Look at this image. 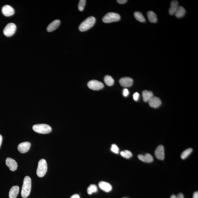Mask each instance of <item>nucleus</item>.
<instances>
[{"label": "nucleus", "instance_id": "obj_16", "mask_svg": "<svg viewBox=\"0 0 198 198\" xmlns=\"http://www.w3.org/2000/svg\"><path fill=\"white\" fill-rule=\"evenodd\" d=\"M138 159L146 163H150L153 161V156L151 154L147 153L145 155L139 154L138 155Z\"/></svg>", "mask_w": 198, "mask_h": 198}, {"label": "nucleus", "instance_id": "obj_17", "mask_svg": "<svg viewBox=\"0 0 198 198\" xmlns=\"http://www.w3.org/2000/svg\"><path fill=\"white\" fill-rule=\"evenodd\" d=\"M178 2L177 1H172L170 4V8L169 10V13L171 15L175 14L178 8Z\"/></svg>", "mask_w": 198, "mask_h": 198}, {"label": "nucleus", "instance_id": "obj_25", "mask_svg": "<svg viewBox=\"0 0 198 198\" xmlns=\"http://www.w3.org/2000/svg\"><path fill=\"white\" fill-rule=\"evenodd\" d=\"M193 151V149L192 148H188L183 151L181 155V157L183 159H185Z\"/></svg>", "mask_w": 198, "mask_h": 198}, {"label": "nucleus", "instance_id": "obj_1", "mask_svg": "<svg viewBox=\"0 0 198 198\" xmlns=\"http://www.w3.org/2000/svg\"><path fill=\"white\" fill-rule=\"evenodd\" d=\"M31 189V180L29 176L24 178L21 190V195L23 198L28 197L30 194Z\"/></svg>", "mask_w": 198, "mask_h": 198}, {"label": "nucleus", "instance_id": "obj_26", "mask_svg": "<svg viewBox=\"0 0 198 198\" xmlns=\"http://www.w3.org/2000/svg\"><path fill=\"white\" fill-rule=\"evenodd\" d=\"M120 154L122 157L126 159H129L133 156L132 153L128 150H125L124 151L120 152Z\"/></svg>", "mask_w": 198, "mask_h": 198}, {"label": "nucleus", "instance_id": "obj_21", "mask_svg": "<svg viewBox=\"0 0 198 198\" xmlns=\"http://www.w3.org/2000/svg\"><path fill=\"white\" fill-rule=\"evenodd\" d=\"M185 13L186 11L185 8L183 7L179 6L174 14L176 18H180L184 16Z\"/></svg>", "mask_w": 198, "mask_h": 198}, {"label": "nucleus", "instance_id": "obj_13", "mask_svg": "<svg viewBox=\"0 0 198 198\" xmlns=\"http://www.w3.org/2000/svg\"><path fill=\"white\" fill-rule=\"evenodd\" d=\"M148 102L150 107H154V108H157L160 107L161 104V101L160 99L159 98L156 97H153Z\"/></svg>", "mask_w": 198, "mask_h": 198}, {"label": "nucleus", "instance_id": "obj_10", "mask_svg": "<svg viewBox=\"0 0 198 198\" xmlns=\"http://www.w3.org/2000/svg\"><path fill=\"white\" fill-rule=\"evenodd\" d=\"M31 145V143L28 142H24L20 143L18 147V151L22 153L27 152L29 150Z\"/></svg>", "mask_w": 198, "mask_h": 198}, {"label": "nucleus", "instance_id": "obj_15", "mask_svg": "<svg viewBox=\"0 0 198 198\" xmlns=\"http://www.w3.org/2000/svg\"><path fill=\"white\" fill-rule=\"evenodd\" d=\"M99 186L101 190L106 192H110L112 190L111 185L106 182H100L99 183Z\"/></svg>", "mask_w": 198, "mask_h": 198}, {"label": "nucleus", "instance_id": "obj_2", "mask_svg": "<svg viewBox=\"0 0 198 198\" xmlns=\"http://www.w3.org/2000/svg\"><path fill=\"white\" fill-rule=\"evenodd\" d=\"M96 21L95 18L93 16L88 17L83 21L79 27V29L81 32L87 31L91 28L94 25Z\"/></svg>", "mask_w": 198, "mask_h": 198}, {"label": "nucleus", "instance_id": "obj_22", "mask_svg": "<svg viewBox=\"0 0 198 198\" xmlns=\"http://www.w3.org/2000/svg\"><path fill=\"white\" fill-rule=\"evenodd\" d=\"M134 16L136 19L140 22H145V18L141 13L139 11H136L134 13Z\"/></svg>", "mask_w": 198, "mask_h": 198}, {"label": "nucleus", "instance_id": "obj_12", "mask_svg": "<svg viewBox=\"0 0 198 198\" xmlns=\"http://www.w3.org/2000/svg\"><path fill=\"white\" fill-rule=\"evenodd\" d=\"M2 12L5 16L9 17L14 13V11L12 7L8 5H6L2 7Z\"/></svg>", "mask_w": 198, "mask_h": 198}, {"label": "nucleus", "instance_id": "obj_4", "mask_svg": "<svg viewBox=\"0 0 198 198\" xmlns=\"http://www.w3.org/2000/svg\"><path fill=\"white\" fill-rule=\"evenodd\" d=\"M47 170V166L46 161L44 159H41L39 160L37 168V173L39 177H42L46 173Z\"/></svg>", "mask_w": 198, "mask_h": 198}, {"label": "nucleus", "instance_id": "obj_3", "mask_svg": "<svg viewBox=\"0 0 198 198\" xmlns=\"http://www.w3.org/2000/svg\"><path fill=\"white\" fill-rule=\"evenodd\" d=\"M32 128L35 132L42 134H48L52 130L51 126L44 124L35 125L33 126Z\"/></svg>", "mask_w": 198, "mask_h": 198}, {"label": "nucleus", "instance_id": "obj_6", "mask_svg": "<svg viewBox=\"0 0 198 198\" xmlns=\"http://www.w3.org/2000/svg\"><path fill=\"white\" fill-rule=\"evenodd\" d=\"M16 30V26L14 23H10L4 28V34L6 36L11 37L14 35Z\"/></svg>", "mask_w": 198, "mask_h": 198}, {"label": "nucleus", "instance_id": "obj_28", "mask_svg": "<svg viewBox=\"0 0 198 198\" xmlns=\"http://www.w3.org/2000/svg\"><path fill=\"white\" fill-rule=\"evenodd\" d=\"M110 150L112 152L116 154H118L119 153V147L116 144H113L112 145Z\"/></svg>", "mask_w": 198, "mask_h": 198}, {"label": "nucleus", "instance_id": "obj_31", "mask_svg": "<svg viewBox=\"0 0 198 198\" xmlns=\"http://www.w3.org/2000/svg\"><path fill=\"white\" fill-rule=\"evenodd\" d=\"M127 0H117V2L119 4H123L126 3V2H127Z\"/></svg>", "mask_w": 198, "mask_h": 198}, {"label": "nucleus", "instance_id": "obj_7", "mask_svg": "<svg viewBox=\"0 0 198 198\" xmlns=\"http://www.w3.org/2000/svg\"><path fill=\"white\" fill-rule=\"evenodd\" d=\"M88 86L91 89L98 90L104 88V85L102 83L97 80H91L88 82Z\"/></svg>", "mask_w": 198, "mask_h": 198}, {"label": "nucleus", "instance_id": "obj_14", "mask_svg": "<svg viewBox=\"0 0 198 198\" xmlns=\"http://www.w3.org/2000/svg\"><path fill=\"white\" fill-rule=\"evenodd\" d=\"M60 21L59 20H56L53 21L48 25L47 28V31L48 32H51L57 29L59 26L60 24Z\"/></svg>", "mask_w": 198, "mask_h": 198}, {"label": "nucleus", "instance_id": "obj_24", "mask_svg": "<svg viewBox=\"0 0 198 198\" xmlns=\"http://www.w3.org/2000/svg\"><path fill=\"white\" fill-rule=\"evenodd\" d=\"M98 191L97 186L94 184H91L88 186L87 189V193L88 194L91 195L93 193H96Z\"/></svg>", "mask_w": 198, "mask_h": 198}, {"label": "nucleus", "instance_id": "obj_23", "mask_svg": "<svg viewBox=\"0 0 198 198\" xmlns=\"http://www.w3.org/2000/svg\"><path fill=\"white\" fill-rule=\"evenodd\" d=\"M104 80L105 83L107 86H113L114 83V80L112 77L110 75H106L104 77Z\"/></svg>", "mask_w": 198, "mask_h": 198}, {"label": "nucleus", "instance_id": "obj_9", "mask_svg": "<svg viewBox=\"0 0 198 198\" xmlns=\"http://www.w3.org/2000/svg\"><path fill=\"white\" fill-rule=\"evenodd\" d=\"M155 155L156 157L159 160H163L164 159V149L163 145H160L156 148L155 152Z\"/></svg>", "mask_w": 198, "mask_h": 198}, {"label": "nucleus", "instance_id": "obj_35", "mask_svg": "<svg viewBox=\"0 0 198 198\" xmlns=\"http://www.w3.org/2000/svg\"><path fill=\"white\" fill-rule=\"evenodd\" d=\"M2 136L0 135V147L2 145Z\"/></svg>", "mask_w": 198, "mask_h": 198}, {"label": "nucleus", "instance_id": "obj_33", "mask_svg": "<svg viewBox=\"0 0 198 198\" xmlns=\"http://www.w3.org/2000/svg\"><path fill=\"white\" fill-rule=\"evenodd\" d=\"M193 198H198V192H196L194 193Z\"/></svg>", "mask_w": 198, "mask_h": 198}, {"label": "nucleus", "instance_id": "obj_34", "mask_svg": "<svg viewBox=\"0 0 198 198\" xmlns=\"http://www.w3.org/2000/svg\"><path fill=\"white\" fill-rule=\"evenodd\" d=\"M71 198H80L79 196L77 194H75L73 195V196L71 197Z\"/></svg>", "mask_w": 198, "mask_h": 198}, {"label": "nucleus", "instance_id": "obj_27", "mask_svg": "<svg viewBox=\"0 0 198 198\" xmlns=\"http://www.w3.org/2000/svg\"><path fill=\"white\" fill-rule=\"evenodd\" d=\"M86 4V0H80L78 5V9L80 11H84Z\"/></svg>", "mask_w": 198, "mask_h": 198}, {"label": "nucleus", "instance_id": "obj_5", "mask_svg": "<svg viewBox=\"0 0 198 198\" xmlns=\"http://www.w3.org/2000/svg\"><path fill=\"white\" fill-rule=\"evenodd\" d=\"M120 16L117 13L110 12L107 13L103 18V22L106 23L116 22L119 21Z\"/></svg>", "mask_w": 198, "mask_h": 198}, {"label": "nucleus", "instance_id": "obj_32", "mask_svg": "<svg viewBox=\"0 0 198 198\" xmlns=\"http://www.w3.org/2000/svg\"><path fill=\"white\" fill-rule=\"evenodd\" d=\"M176 198H184V196L183 193H180L178 194L177 196H176Z\"/></svg>", "mask_w": 198, "mask_h": 198}, {"label": "nucleus", "instance_id": "obj_20", "mask_svg": "<svg viewBox=\"0 0 198 198\" xmlns=\"http://www.w3.org/2000/svg\"><path fill=\"white\" fill-rule=\"evenodd\" d=\"M147 18L149 21L152 23L157 22V16L153 11H149L147 13Z\"/></svg>", "mask_w": 198, "mask_h": 198}, {"label": "nucleus", "instance_id": "obj_36", "mask_svg": "<svg viewBox=\"0 0 198 198\" xmlns=\"http://www.w3.org/2000/svg\"><path fill=\"white\" fill-rule=\"evenodd\" d=\"M170 198H176V196H175V195H173Z\"/></svg>", "mask_w": 198, "mask_h": 198}, {"label": "nucleus", "instance_id": "obj_11", "mask_svg": "<svg viewBox=\"0 0 198 198\" xmlns=\"http://www.w3.org/2000/svg\"><path fill=\"white\" fill-rule=\"evenodd\" d=\"M119 83L123 87H130L133 85V80L129 77H124L120 79Z\"/></svg>", "mask_w": 198, "mask_h": 198}, {"label": "nucleus", "instance_id": "obj_19", "mask_svg": "<svg viewBox=\"0 0 198 198\" xmlns=\"http://www.w3.org/2000/svg\"><path fill=\"white\" fill-rule=\"evenodd\" d=\"M143 101L145 102H147L150 101V99L153 97V93L152 92L144 90L142 93Z\"/></svg>", "mask_w": 198, "mask_h": 198}, {"label": "nucleus", "instance_id": "obj_8", "mask_svg": "<svg viewBox=\"0 0 198 198\" xmlns=\"http://www.w3.org/2000/svg\"><path fill=\"white\" fill-rule=\"evenodd\" d=\"M6 164L11 171H15L18 168V163L14 159L11 158H7L6 160Z\"/></svg>", "mask_w": 198, "mask_h": 198}, {"label": "nucleus", "instance_id": "obj_18", "mask_svg": "<svg viewBox=\"0 0 198 198\" xmlns=\"http://www.w3.org/2000/svg\"><path fill=\"white\" fill-rule=\"evenodd\" d=\"M19 187L18 186H13L10 189L9 193V198H16L19 192Z\"/></svg>", "mask_w": 198, "mask_h": 198}, {"label": "nucleus", "instance_id": "obj_30", "mask_svg": "<svg viewBox=\"0 0 198 198\" xmlns=\"http://www.w3.org/2000/svg\"><path fill=\"white\" fill-rule=\"evenodd\" d=\"M123 94L125 97H127L129 94V91L127 89H124L123 90Z\"/></svg>", "mask_w": 198, "mask_h": 198}, {"label": "nucleus", "instance_id": "obj_29", "mask_svg": "<svg viewBox=\"0 0 198 198\" xmlns=\"http://www.w3.org/2000/svg\"><path fill=\"white\" fill-rule=\"evenodd\" d=\"M139 96H140V95L138 93H134V94L133 95V98H134V100L136 101H137L139 98Z\"/></svg>", "mask_w": 198, "mask_h": 198}]
</instances>
